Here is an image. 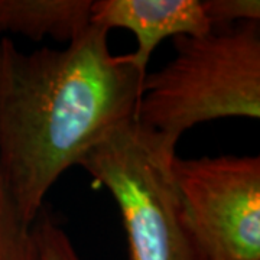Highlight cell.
<instances>
[{"mask_svg":"<svg viewBox=\"0 0 260 260\" xmlns=\"http://www.w3.org/2000/svg\"><path fill=\"white\" fill-rule=\"evenodd\" d=\"M201 3L213 29L229 28L242 22H260L259 0H204Z\"/></svg>","mask_w":260,"mask_h":260,"instance_id":"9c48e42d","label":"cell"},{"mask_svg":"<svg viewBox=\"0 0 260 260\" xmlns=\"http://www.w3.org/2000/svg\"><path fill=\"white\" fill-rule=\"evenodd\" d=\"M91 25L130 30L138 45L132 55L145 75L155 48L167 38L198 37L213 30L200 0H95Z\"/></svg>","mask_w":260,"mask_h":260,"instance_id":"5b68a950","label":"cell"},{"mask_svg":"<svg viewBox=\"0 0 260 260\" xmlns=\"http://www.w3.org/2000/svg\"><path fill=\"white\" fill-rule=\"evenodd\" d=\"M91 0H0V32L73 42L91 25Z\"/></svg>","mask_w":260,"mask_h":260,"instance_id":"8992f818","label":"cell"},{"mask_svg":"<svg viewBox=\"0 0 260 260\" xmlns=\"http://www.w3.org/2000/svg\"><path fill=\"white\" fill-rule=\"evenodd\" d=\"M175 149L129 120L80 162L120 210L130 260H205L172 178Z\"/></svg>","mask_w":260,"mask_h":260,"instance_id":"3957f363","label":"cell"},{"mask_svg":"<svg viewBox=\"0 0 260 260\" xmlns=\"http://www.w3.org/2000/svg\"><path fill=\"white\" fill-rule=\"evenodd\" d=\"M107 38L90 25L64 49L32 52L0 39V172L29 223L67 169L135 119L146 75Z\"/></svg>","mask_w":260,"mask_h":260,"instance_id":"6da1fadb","label":"cell"},{"mask_svg":"<svg viewBox=\"0 0 260 260\" xmlns=\"http://www.w3.org/2000/svg\"><path fill=\"white\" fill-rule=\"evenodd\" d=\"M39 260H81L62 227L44 208L35 223Z\"/></svg>","mask_w":260,"mask_h":260,"instance_id":"ba28073f","label":"cell"},{"mask_svg":"<svg viewBox=\"0 0 260 260\" xmlns=\"http://www.w3.org/2000/svg\"><path fill=\"white\" fill-rule=\"evenodd\" d=\"M0 260H39L34 223L25 220L0 172Z\"/></svg>","mask_w":260,"mask_h":260,"instance_id":"52a82bcc","label":"cell"},{"mask_svg":"<svg viewBox=\"0 0 260 260\" xmlns=\"http://www.w3.org/2000/svg\"><path fill=\"white\" fill-rule=\"evenodd\" d=\"M182 213L205 260H260V158H175Z\"/></svg>","mask_w":260,"mask_h":260,"instance_id":"277c9868","label":"cell"},{"mask_svg":"<svg viewBox=\"0 0 260 260\" xmlns=\"http://www.w3.org/2000/svg\"><path fill=\"white\" fill-rule=\"evenodd\" d=\"M175 56L146 74L135 119L175 149L186 130L224 117H260V22L174 38Z\"/></svg>","mask_w":260,"mask_h":260,"instance_id":"7a4b0ae2","label":"cell"}]
</instances>
